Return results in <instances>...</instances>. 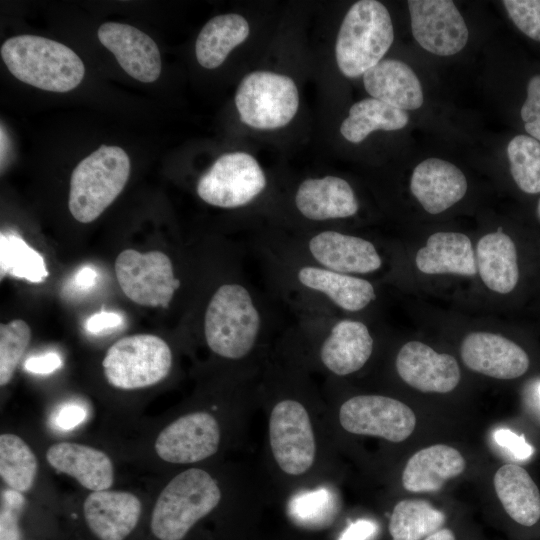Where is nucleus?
Returning a JSON list of instances; mask_svg holds the SVG:
<instances>
[{"label": "nucleus", "instance_id": "nucleus-1", "mask_svg": "<svg viewBox=\"0 0 540 540\" xmlns=\"http://www.w3.org/2000/svg\"><path fill=\"white\" fill-rule=\"evenodd\" d=\"M262 258L274 295L299 317L347 316L377 299L374 284L338 273L273 248L252 244Z\"/></svg>", "mask_w": 540, "mask_h": 540}, {"label": "nucleus", "instance_id": "nucleus-2", "mask_svg": "<svg viewBox=\"0 0 540 540\" xmlns=\"http://www.w3.org/2000/svg\"><path fill=\"white\" fill-rule=\"evenodd\" d=\"M274 326L267 301L239 267L211 289L203 310L202 333L216 356L234 362L247 360Z\"/></svg>", "mask_w": 540, "mask_h": 540}, {"label": "nucleus", "instance_id": "nucleus-3", "mask_svg": "<svg viewBox=\"0 0 540 540\" xmlns=\"http://www.w3.org/2000/svg\"><path fill=\"white\" fill-rule=\"evenodd\" d=\"M256 244L338 273L361 278L378 272L383 266V258L375 243L334 228L266 235Z\"/></svg>", "mask_w": 540, "mask_h": 540}, {"label": "nucleus", "instance_id": "nucleus-4", "mask_svg": "<svg viewBox=\"0 0 540 540\" xmlns=\"http://www.w3.org/2000/svg\"><path fill=\"white\" fill-rule=\"evenodd\" d=\"M1 57L20 81L51 92L76 88L85 74L80 57L66 45L35 35H19L1 46Z\"/></svg>", "mask_w": 540, "mask_h": 540}, {"label": "nucleus", "instance_id": "nucleus-5", "mask_svg": "<svg viewBox=\"0 0 540 540\" xmlns=\"http://www.w3.org/2000/svg\"><path fill=\"white\" fill-rule=\"evenodd\" d=\"M287 332L295 339L311 342L321 366L336 376L361 370L374 350L367 324L350 316L299 317Z\"/></svg>", "mask_w": 540, "mask_h": 540}, {"label": "nucleus", "instance_id": "nucleus-6", "mask_svg": "<svg viewBox=\"0 0 540 540\" xmlns=\"http://www.w3.org/2000/svg\"><path fill=\"white\" fill-rule=\"evenodd\" d=\"M220 500V488L208 472L199 468L185 470L161 491L152 512L151 531L159 540H182Z\"/></svg>", "mask_w": 540, "mask_h": 540}, {"label": "nucleus", "instance_id": "nucleus-7", "mask_svg": "<svg viewBox=\"0 0 540 540\" xmlns=\"http://www.w3.org/2000/svg\"><path fill=\"white\" fill-rule=\"evenodd\" d=\"M394 30L387 8L376 0L354 3L340 26L335 56L349 78L363 75L380 62L391 47Z\"/></svg>", "mask_w": 540, "mask_h": 540}, {"label": "nucleus", "instance_id": "nucleus-8", "mask_svg": "<svg viewBox=\"0 0 540 540\" xmlns=\"http://www.w3.org/2000/svg\"><path fill=\"white\" fill-rule=\"evenodd\" d=\"M130 174V159L118 146L101 145L74 168L68 207L81 223L96 220L121 193Z\"/></svg>", "mask_w": 540, "mask_h": 540}, {"label": "nucleus", "instance_id": "nucleus-9", "mask_svg": "<svg viewBox=\"0 0 540 540\" xmlns=\"http://www.w3.org/2000/svg\"><path fill=\"white\" fill-rule=\"evenodd\" d=\"M108 383L124 390L152 386L163 380L172 367L167 342L152 334H135L116 341L102 361Z\"/></svg>", "mask_w": 540, "mask_h": 540}, {"label": "nucleus", "instance_id": "nucleus-10", "mask_svg": "<svg viewBox=\"0 0 540 540\" xmlns=\"http://www.w3.org/2000/svg\"><path fill=\"white\" fill-rule=\"evenodd\" d=\"M235 104L240 119L256 129L287 125L299 107V93L288 76L271 71H254L240 82Z\"/></svg>", "mask_w": 540, "mask_h": 540}, {"label": "nucleus", "instance_id": "nucleus-11", "mask_svg": "<svg viewBox=\"0 0 540 540\" xmlns=\"http://www.w3.org/2000/svg\"><path fill=\"white\" fill-rule=\"evenodd\" d=\"M115 274L124 295L136 304L169 308L182 281L171 258L161 251H122L115 261Z\"/></svg>", "mask_w": 540, "mask_h": 540}, {"label": "nucleus", "instance_id": "nucleus-12", "mask_svg": "<svg viewBox=\"0 0 540 540\" xmlns=\"http://www.w3.org/2000/svg\"><path fill=\"white\" fill-rule=\"evenodd\" d=\"M267 178L254 157L245 152L220 156L200 177L197 195L205 203L224 209L250 205L262 195Z\"/></svg>", "mask_w": 540, "mask_h": 540}, {"label": "nucleus", "instance_id": "nucleus-13", "mask_svg": "<svg viewBox=\"0 0 540 540\" xmlns=\"http://www.w3.org/2000/svg\"><path fill=\"white\" fill-rule=\"evenodd\" d=\"M268 428L279 468L290 476L309 471L315 461L316 441L306 407L294 398L279 400L271 410Z\"/></svg>", "mask_w": 540, "mask_h": 540}, {"label": "nucleus", "instance_id": "nucleus-14", "mask_svg": "<svg viewBox=\"0 0 540 540\" xmlns=\"http://www.w3.org/2000/svg\"><path fill=\"white\" fill-rule=\"evenodd\" d=\"M339 421L349 433L376 436L394 443L406 440L416 426V416L409 406L383 395L347 399L339 409Z\"/></svg>", "mask_w": 540, "mask_h": 540}, {"label": "nucleus", "instance_id": "nucleus-15", "mask_svg": "<svg viewBox=\"0 0 540 540\" xmlns=\"http://www.w3.org/2000/svg\"><path fill=\"white\" fill-rule=\"evenodd\" d=\"M411 29L415 40L426 51L451 56L467 44V25L451 0H409Z\"/></svg>", "mask_w": 540, "mask_h": 540}, {"label": "nucleus", "instance_id": "nucleus-16", "mask_svg": "<svg viewBox=\"0 0 540 540\" xmlns=\"http://www.w3.org/2000/svg\"><path fill=\"white\" fill-rule=\"evenodd\" d=\"M219 443L217 420L207 412L197 411L166 426L155 441V450L166 462L190 464L214 455Z\"/></svg>", "mask_w": 540, "mask_h": 540}, {"label": "nucleus", "instance_id": "nucleus-17", "mask_svg": "<svg viewBox=\"0 0 540 540\" xmlns=\"http://www.w3.org/2000/svg\"><path fill=\"white\" fill-rule=\"evenodd\" d=\"M395 366L399 377L409 386L426 393H448L461 378L456 359L437 353L419 341H409L398 351Z\"/></svg>", "mask_w": 540, "mask_h": 540}, {"label": "nucleus", "instance_id": "nucleus-18", "mask_svg": "<svg viewBox=\"0 0 540 540\" xmlns=\"http://www.w3.org/2000/svg\"><path fill=\"white\" fill-rule=\"evenodd\" d=\"M293 205L298 214L311 223L348 219L360 208L349 182L333 175L303 180L294 193Z\"/></svg>", "mask_w": 540, "mask_h": 540}, {"label": "nucleus", "instance_id": "nucleus-19", "mask_svg": "<svg viewBox=\"0 0 540 540\" xmlns=\"http://www.w3.org/2000/svg\"><path fill=\"white\" fill-rule=\"evenodd\" d=\"M460 353L469 369L496 379H515L529 368V357L520 346L490 332L469 333Z\"/></svg>", "mask_w": 540, "mask_h": 540}, {"label": "nucleus", "instance_id": "nucleus-20", "mask_svg": "<svg viewBox=\"0 0 540 540\" xmlns=\"http://www.w3.org/2000/svg\"><path fill=\"white\" fill-rule=\"evenodd\" d=\"M97 34L128 75L143 83L158 79L161 56L150 36L134 26L118 22L103 23Z\"/></svg>", "mask_w": 540, "mask_h": 540}, {"label": "nucleus", "instance_id": "nucleus-21", "mask_svg": "<svg viewBox=\"0 0 540 540\" xmlns=\"http://www.w3.org/2000/svg\"><path fill=\"white\" fill-rule=\"evenodd\" d=\"M467 187L466 177L456 165L434 157L420 162L410 180L411 193L430 214H439L459 202Z\"/></svg>", "mask_w": 540, "mask_h": 540}, {"label": "nucleus", "instance_id": "nucleus-22", "mask_svg": "<svg viewBox=\"0 0 540 540\" xmlns=\"http://www.w3.org/2000/svg\"><path fill=\"white\" fill-rule=\"evenodd\" d=\"M83 512L89 529L100 540H124L141 515L137 496L125 491H94L84 501Z\"/></svg>", "mask_w": 540, "mask_h": 540}, {"label": "nucleus", "instance_id": "nucleus-23", "mask_svg": "<svg viewBox=\"0 0 540 540\" xmlns=\"http://www.w3.org/2000/svg\"><path fill=\"white\" fill-rule=\"evenodd\" d=\"M48 463L58 472L75 478L84 488L107 490L114 481V467L104 452L82 444L59 442L46 452Z\"/></svg>", "mask_w": 540, "mask_h": 540}, {"label": "nucleus", "instance_id": "nucleus-24", "mask_svg": "<svg viewBox=\"0 0 540 540\" xmlns=\"http://www.w3.org/2000/svg\"><path fill=\"white\" fill-rule=\"evenodd\" d=\"M366 91L398 109L416 110L423 104L421 83L412 68L397 59H382L363 75Z\"/></svg>", "mask_w": 540, "mask_h": 540}, {"label": "nucleus", "instance_id": "nucleus-25", "mask_svg": "<svg viewBox=\"0 0 540 540\" xmlns=\"http://www.w3.org/2000/svg\"><path fill=\"white\" fill-rule=\"evenodd\" d=\"M465 459L454 447L436 444L414 453L402 473V485L413 493L435 492L444 483L460 475Z\"/></svg>", "mask_w": 540, "mask_h": 540}, {"label": "nucleus", "instance_id": "nucleus-26", "mask_svg": "<svg viewBox=\"0 0 540 540\" xmlns=\"http://www.w3.org/2000/svg\"><path fill=\"white\" fill-rule=\"evenodd\" d=\"M415 263L425 274L474 276L478 271L469 237L457 232H437L429 236L426 245L418 250Z\"/></svg>", "mask_w": 540, "mask_h": 540}, {"label": "nucleus", "instance_id": "nucleus-27", "mask_svg": "<svg viewBox=\"0 0 540 540\" xmlns=\"http://www.w3.org/2000/svg\"><path fill=\"white\" fill-rule=\"evenodd\" d=\"M476 258L480 277L490 290L507 294L516 287L519 279L517 250L502 227L478 241Z\"/></svg>", "mask_w": 540, "mask_h": 540}, {"label": "nucleus", "instance_id": "nucleus-28", "mask_svg": "<svg viewBox=\"0 0 540 540\" xmlns=\"http://www.w3.org/2000/svg\"><path fill=\"white\" fill-rule=\"evenodd\" d=\"M496 494L511 519L516 523L531 527L540 519V492L521 466L508 463L501 466L494 475Z\"/></svg>", "mask_w": 540, "mask_h": 540}, {"label": "nucleus", "instance_id": "nucleus-29", "mask_svg": "<svg viewBox=\"0 0 540 540\" xmlns=\"http://www.w3.org/2000/svg\"><path fill=\"white\" fill-rule=\"evenodd\" d=\"M249 31L247 20L239 14L229 13L212 18L196 40L198 63L207 69L219 67L230 51L247 39Z\"/></svg>", "mask_w": 540, "mask_h": 540}, {"label": "nucleus", "instance_id": "nucleus-30", "mask_svg": "<svg viewBox=\"0 0 540 540\" xmlns=\"http://www.w3.org/2000/svg\"><path fill=\"white\" fill-rule=\"evenodd\" d=\"M408 121L407 111L370 97L350 107L348 117L340 126V132L349 142L360 143L376 130H399L404 128Z\"/></svg>", "mask_w": 540, "mask_h": 540}, {"label": "nucleus", "instance_id": "nucleus-31", "mask_svg": "<svg viewBox=\"0 0 540 540\" xmlns=\"http://www.w3.org/2000/svg\"><path fill=\"white\" fill-rule=\"evenodd\" d=\"M445 514L423 499H404L393 508L389 533L393 540H423L441 529Z\"/></svg>", "mask_w": 540, "mask_h": 540}, {"label": "nucleus", "instance_id": "nucleus-32", "mask_svg": "<svg viewBox=\"0 0 540 540\" xmlns=\"http://www.w3.org/2000/svg\"><path fill=\"white\" fill-rule=\"evenodd\" d=\"M38 462L31 448L17 435L0 436V475L3 481L19 492L29 491L35 481Z\"/></svg>", "mask_w": 540, "mask_h": 540}, {"label": "nucleus", "instance_id": "nucleus-33", "mask_svg": "<svg viewBox=\"0 0 540 540\" xmlns=\"http://www.w3.org/2000/svg\"><path fill=\"white\" fill-rule=\"evenodd\" d=\"M0 265L1 276L10 275L31 283H41L48 276L43 256L14 234H1Z\"/></svg>", "mask_w": 540, "mask_h": 540}, {"label": "nucleus", "instance_id": "nucleus-34", "mask_svg": "<svg viewBox=\"0 0 540 540\" xmlns=\"http://www.w3.org/2000/svg\"><path fill=\"white\" fill-rule=\"evenodd\" d=\"M507 157L518 188L528 194L540 193V142L519 134L509 141Z\"/></svg>", "mask_w": 540, "mask_h": 540}, {"label": "nucleus", "instance_id": "nucleus-35", "mask_svg": "<svg viewBox=\"0 0 540 540\" xmlns=\"http://www.w3.org/2000/svg\"><path fill=\"white\" fill-rule=\"evenodd\" d=\"M31 339L29 325L14 319L0 326V385H7Z\"/></svg>", "mask_w": 540, "mask_h": 540}, {"label": "nucleus", "instance_id": "nucleus-36", "mask_svg": "<svg viewBox=\"0 0 540 540\" xmlns=\"http://www.w3.org/2000/svg\"><path fill=\"white\" fill-rule=\"evenodd\" d=\"M289 513L295 523L307 528H321L334 517L333 499L325 489L300 494L292 499Z\"/></svg>", "mask_w": 540, "mask_h": 540}, {"label": "nucleus", "instance_id": "nucleus-37", "mask_svg": "<svg viewBox=\"0 0 540 540\" xmlns=\"http://www.w3.org/2000/svg\"><path fill=\"white\" fill-rule=\"evenodd\" d=\"M503 5L518 29L540 42V0H504Z\"/></svg>", "mask_w": 540, "mask_h": 540}, {"label": "nucleus", "instance_id": "nucleus-38", "mask_svg": "<svg viewBox=\"0 0 540 540\" xmlns=\"http://www.w3.org/2000/svg\"><path fill=\"white\" fill-rule=\"evenodd\" d=\"M24 503L19 491L10 488L2 493L0 540H21L19 515Z\"/></svg>", "mask_w": 540, "mask_h": 540}, {"label": "nucleus", "instance_id": "nucleus-39", "mask_svg": "<svg viewBox=\"0 0 540 540\" xmlns=\"http://www.w3.org/2000/svg\"><path fill=\"white\" fill-rule=\"evenodd\" d=\"M520 116L524 129L530 137L540 142V74L530 78L527 84V97Z\"/></svg>", "mask_w": 540, "mask_h": 540}, {"label": "nucleus", "instance_id": "nucleus-40", "mask_svg": "<svg viewBox=\"0 0 540 540\" xmlns=\"http://www.w3.org/2000/svg\"><path fill=\"white\" fill-rule=\"evenodd\" d=\"M496 443L507 449L516 459L525 460L533 452V447L525 440L524 435H517L508 429H499L494 433Z\"/></svg>", "mask_w": 540, "mask_h": 540}, {"label": "nucleus", "instance_id": "nucleus-41", "mask_svg": "<svg viewBox=\"0 0 540 540\" xmlns=\"http://www.w3.org/2000/svg\"><path fill=\"white\" fill-rule=\"evenodd\" d=\"M85 418L86 410L82 406L66 404L58 410L55 416V424L63 430H70L82 423Z\"/></svg>", "mask_w": 540, "mask_h": 540}, {"label": "nucleus", "instance_id": "nucleus-42", "mask_svg": "<svg viewBox=\"0 0 540 540\" xmlns=\"http://www.w3.org/2000/svg\"><path fill=\"white\" fill-rule=\"evenodd\" d=\"M62 361L55 352L33 356L26 360L25 369L35 374H49L60 368Z\"/></svg>", "mask_w": 540, "mask_h": 540}, {"label": "nucleus", "instance_id": "nucleus-43", "mask_svg": "<svg viewBox=\"0 0 540 540\" xmlns=\"http://www.w3.org/2000/svg\"><path fill=\"white\" fill-rule=\"evenodd\" d=\"M122 323V318L114 312H99L86 321V329L90 333H98L105 329L114 328Z\"/></svg>", "mask_w": 540, "mask_h": 540}, {"label": "nucleus", "instance_id": "nucleus-44", "mask_svg": "<svg viewBox=\"0 0 540 540\" xmlns=\"http://www.w3.org/2000/svg\"><path fill=\"white\" fill-rule=\"evenodd\" d=\"M376 531V525L369 520H358L350 524L339 540H367Z\"/></svg>", "mask_w": 540, "mask_h": 540}, {"label": "nucleus", "instance_id": "nucleus-45", "mask_svg": "<svg viewBox=\"0 0 540 540\" xmlns=\"http://www.w3.org/2000/svg\"><path fill=\"white\" fill-rule=\"evenodd\" d=\"M96 279V271L90 267H84L76 273L75 283L80 289H88L95 284Z\"/></svg>", "mask_w": 540, "mask_h": 540}, {"label": "nucleus", "instance_id": "nucleus-46", "mask_svg": "<svg viewBox=\"0 0 540 540\" xmlns=\"http://www.w3.org/2000/svg\"><path fill=\"white\" fill-rule=\"evenodd\" d=\"M423 540H456V538L452 530L441 528Z\"/></svg>", "mask_w": 540, "mask_h": 540}, {"label": "nucleus", "instance_id": "nucleus-47", "mask_svg": "<svg viewBox=\"0 0 540 540\" xmlns=\"http://www.w3.org/2000/svg\"><path fill=\"white\" fill-rule=\"evenodd\" d=\"M536 213H537V217H538V219H539V221H540V199H539L538 204H537V210H536Z\"/></svg>", "mask_w": 540, "mask_h": 540}, {"label": "nucleus", "instance_id": "nucleus-48", "mask_svg": "<svg viewBox=\"0 0 540 540\" xmlns=\"http://www.w3.org/2000/svg\"><path fill=\"white\" fill-rule=\"evenodd\" d=\"M538 395H539V398H540V384L538 386Z\"/></svg>", "mask_w": 540, "mask_h": 540}]
</instances>
